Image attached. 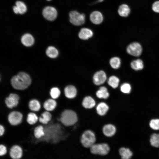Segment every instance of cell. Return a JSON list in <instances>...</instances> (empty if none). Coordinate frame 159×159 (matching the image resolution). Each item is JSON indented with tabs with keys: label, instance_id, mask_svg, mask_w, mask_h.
Instances as JSON below:
<instances>
[{
	"label": "cell",
	"instance_id": "1",
	"mask_svg": "<svg viewBox=\"0 0 159 159\" xmlns=\"http://www.w3.org/2000/svg\"><path fill=\"white\" fill-rule=\"evenodd\" d=\"M44 127L45 135L39 141L57 143L64 141L67 136L61 126L58 123L48 124Z\"/></svg>",
	"mask_w": 159,
	"mask_h": 159
},
{
	"label": "cell",
	"instance_id": "2",
	"mask_svg": "<svg viewBox=\"0 0 159 159\" xmlns=\"http://www.w3.org/2000/svg\"><path fill=\"white\" fill-rule=\"evenodd\" d=\"M31 80L27 74L21 72L14 76L11 80L12 87L18 90H24L27 88L30 85Z\"/></svg>",
	"mask_w": 159,
	"mask_h": 159
},
{
	"label": "cell",
	"instance_id": "3",
	"mask_svg": "<svg viewBox=\"0 0 159 159\" xmlns=\"http://www.w3.org/2000/svg\"><path fill=\"white\" fill-rule=\"evenodd\" d=\"M59 120L64 126H70L76 123L78 118L74 111L70 109H66L62 112Z\"/></svg>",
	"mask_w": 159,
	"mask_h": 159
},
{
	"label": "cell",
	"instance_id": "4",
	"mask_svg": "<svg viewBox=\"0 0 159 159\" xmlns=\"http://www.w3.org/2000/svg\"><path fill=\"white\" fill-rule=\"evenodd\" d=\"M80 140L83 147L90 149L96 143V138L94 132L90 130H87L81 135Z\"/></svg>",
	"mask_w": 159,
	"mask_h": 159
},
{
	"label": "cell",
	"instance_id": "5",
	"mask_svg": "<svg viewBox=\"0 0 159 159\" xmlns=\"http://www.w3.org/2000/svg\"><path fill=\"white\" fill-rule=\"evenodd\" d=\"M89 149L92 154L103 156L108 155L110 151V145L105 143H96Z\"/></svg>",
	"mask_w": 159,
	"mask_h": 159
},
{
	"label": "cell",
	"instance_id": "6",
	"mask_svg": "<svg viewBox=\"0 0 159 159\" xmlns=\"http://www.w3.org/2000/svg\"><path fill=\"white\" fill-rule=\"evenodd\" d=\"M70 22L75 26H80L83 24L85 21V15L76 11H72L69 14Z\"/></svg>",
	"mask_w": 159,
	"mask_h": 159
},
{
	"label": "cell",
	"instance_id": "7",
	"mask_svg": "<svg viewBox=\"0 0 159 159\" xmlns=\"http://www.w3.org/2000/svg\"><path fill=\"white\" fill-rule=\"evenodd\" d=\"M23 117L21 112L14 111L10 112L8 116V120L9 123L13 126H16L21 122Z\"/></svg>",
	"mask_w": 159,
	"mask_h": 159
},
{
	"label": "cell",
	"instance_id": "8",
	"mask_svg": "<svg viewBox=\"0 0 159 159\" xmlns=\"http://www.w3.org/2000/svg\"><path fill=\"white\" fill-rule=\"evenodd\" d=\"M19 99L18 95L16 93H11L5 98L4 102L8 108L12 109L18 105Z\"/></svg>",
	"mask_w": 159,
	"mask_h": 159
},
{
	"label": "cell",
	"instance_id": "9",
	"mask_svg": "<svg viewBox=\"0 0 159 159\" xmlns=\"http://www.w3.org/2000/svg\"><path fill=\"white\" fill-rule=\"evenodd\" d=\"M8 153L12 159H20L23 156V150L20 145L15 144L10 148Z\"/></svg>",
	"mask_w": 159,
	"mask_h": 159
},
{
	"label": "cell",
	"instance_id": "10",
	"mask_svg": "<svg viewBox=\"0 0 159 159\" xmlns=\"http://www.w3.org/2000/svg\"><path fill=\"white\" fill-rule=\"evenodd\" d=\"M142 50L140 44L137 42L131 43L127 48V51L129 54L135 57L139 56L141 54Z\"/></svg>",
	"mask_w": 159,
	"mask_h": 159
},
{
	"label": "cell",
	"instance_id": "11",
	"mask_svg": "<svg viewBox=\"0 0 159 159\" xmlns=\"http://www.w3.org/2000/svg\"><path fill=\"white\" fill-rule=\"evenodd\" d=\"M42 14L44 17L47 20L53 21L56 19L57 13L56 9L54 7L47 6L43 9Z\"/></svg>",
	"mask_w": 159,
	"mask_h": 159
},
{
	"label": "cell",
	"instance_id": "12",
	"mask_svg": "<svg viewBox=\"0 0 159 159\" xmlns=\"http://www.w3.org/2000/svg\"><path fill=\"white\" fill-rule=\"evenodd\" d=\"M107 79L106 75L105 72L100 70L96 72L93 77L94 83L97 85H100L104 84Z\"/></svg>",
	"mask_w": 159,
	"mask_h": 159
},
{
	"label": "cell",
	"instance_id": "13",
	"mask_svg": "<svg viewBox=\"0 0 159 159\" xmlns=\"http://www.w3.org/2000/svg\"><path fill=\"white\" fill-rule=\"evenodd\" d=\"M116 130L115 126L111 124L105 125L102 129L103 134L107 137H111L114 136L116 132Z\"/></svg>",
	"mask_w": 159,
	"mask_h": 159
},
{
	"label": "cell",
	"instance_id": "14",
	"mask_svg": "<svg viewBox=\"0 0 159 159\" xmlns=\"http://www.w3.org/2000/svg\"><path fill=\"white\" fill-rule=\"evenodd\" d=\"M64 92L65 96L69 99L75 98L77 93L76 88L72 85H69L66 86L64 89Z\"/></svg>",
	"mask_w": 159,
	"mask_h": 159
},
{
	"label": "cell",
	"instance_id": "15",
	"mask_svg": "<svg viewBox=\"0 0 159 159\" xmlns=\"http://www.w3.org/2000/svg\"><path fill=\"white\" fill-rule=\"evenodd\" d=\"M103 16L102 14L100 11H95L90 14V19L91 21L95 24H101L103 20Z\"/></svg>",
	"mask_w": 159,
	"mask_h": 159
},
{
	"label": "cell",
	"instance_id": "16",
	"mask_svg": "<svg viewBox=\"0 0 159 159\" xmlns=\"http://www.w3.org/2000/svg\"><path fill=\"white\" fill-rule=\"evenodd\" d=\"M27 10L26 5L23 2L17 1L15 3V6L13 7V10L16 14H23L25 13Z\"/></svg>",
	"mask_w": 159,
	"mask_h": 159
},
{
	"label": "cell",
	"instance_id": "17",
	"mask_svg": "<svg viewBox=\"0 0 159 159\" xmlns=\"http://www.w3.org/2000/svg\"><path fill=\"white\" fill-rule=\"evenodd\" d=\"M82 104L84 108L90 109L95 106L96 102L92 97L90 96H87L83 98Z\"/></svg>",
	"mask_w": 159,
	"mask_h": 159
},
{
	"label": "cell",
	"instance_id": "18",
	"mask_svg": "<svg viewBox=\"0 0 159 159\" xmlns=\"http://www.w3.org/2000/svg\"><path fill=\"white\" fill-rule=\"evenodd\" d=\"M57 106V102L54 99H48L45 100L43 104V106L46 111H51L54 110Z\"/></svg>",
	"mask_w": 159,
	"mask_h": 159
},
{
	"label": "cell",
	"instance_id": "19",
	"mask_svg": "<svg viewBox=\"0 0 159 159\" xmlns=\"http://www.w3.org/2000/svg\"><path fill=\"white\" fill-rule=\"evenodd\" d=\"M109 109L108 105L105 103L100 102L97 105L96 110L97 114L99 115L102 116L105 115Z\"/></svg>",
	"mask_w": 159,
	"mask_h": 159
},
{
	"label": "cell",
	"instance_id": "20",
	"mask_svg": "<svg viewBox=\"0 0 159 159\" xmlns=\"http://www.w3.org/2000/svg\"><path fill=\"white\" fill-rule=\"evenodd\" d=\"M93 33L90 29L86 28L81 29L79 33V37L82 40H87L91 37Z\"/></svg>",
	"mask_w": 159,
	"mask_h": 159
},
{
	"label": "cell",
	"instance_id": "21",
	"mask_svg": "<svg viewBox=\"0 0 159 159\" xmlns=\"http://www.w3.org/2000/svg\"><path fill=\"white\" fill-rule=\"evenodd\" d=\"M52 118V115L49 111H45L41 114L39 117V121L41 123L46 125L51 121Z\"/></svg>",
	"mask_w": 159,
	"mask_h": 159
},
{
	"label": "cell",
	"instance_id": "22",
	"mask_svg": "<svg viewBox=\"0 0 159 159\" xmlns=\"http://www.w3.org/2000/svg\"><path fill=\"white\" fill-rule=\"evenodd\" d=\"M119 153L121 159H130L133 154L132 152L129 148L124 147L119 149Z\"/></svg>",
	"mask_w": 159,
	"mask_h": 159
},
{
	"label": "cell",
	"instance_id": "23",
	"mask_svg": "<svg viewBox=\"0 0 159 159\" xmlns=\"http://www.w3.org/2000/svg\"><path fill=\"white\" fill-rule=\"evenodd\" d=\"M96 95L99 98L106 99L109 97L110 94L107 88L105 87L102 86L96 92Z\"/></svg>",
	"mask_w": 159,
	"mask_h": 159
},
{
	"label": "cell",
	"instance_id": "24",
	"mask_svg": "<svg viewBox=\"0 0 159 159\" xmlns=\"http://www.w3.org/2000/svg\"><path fill=\"white\" fill-rule=\"evenodd\" d=\"M21 42L25 46L30 47L34 44V39L31 35L29 34H26L22 36Z\"/></svg>",
	"mask_w": 159,
	"mask_h": 159
},
{
	"label": "cell",
	"instance_id": "25",
	"mask_svg": "<svg viewBox=\"0 0 159 159\" xmlns=\"http://www.w3.org/2000/svg\"><path fill=\"white\" fill-rule=\"evenodd\" d=\"M28 107L32 111L38 112L40 109L41 105L40 102L37 100L33 99L29 101Z\"/></svg>",
	"mask_w": 159,
	"mask_h": 159
},
{
	"label": "cell",
	"instance_id": "26",
	"mask_svg": "<svg viewBox=\"0 0 159 159\" xmlns=\"http://www.w3.org/2000/svg\"><path fill=\"white\" fill-rule=\"evenodd\" d=\"M45 132L44 127L42 125L36 127L34 130L33 135L37 139H39L44 136Z\"/></svg>",
	"mask_w": 159,
	"mask_h": 159
},
{
	"label": "cell",
	"instance_id": "27",
	"mask_svg": "<svg viewBox=\"0 0 159 159\" xmlns=\"http://www.w3.org/2000/svg\"><path fill=\"white\" fill-rule=\"evenodd\" d=\"M118 11L120 16L122 17H126L129 14L130 9L127 5L123 4L119 6Z\"/></svg>",
	"mask_w": 159,
	"mask_h": 159
},
{
	"label": "cell",
	"instance_id": "28",
	"mask_svg": "<svg viewBox=\"0 0 159 159\" xmlns=\"http://www.w3.org/2000/svg\"><path fill=\"white\" fill-rule=\"evenodd\" d=\"M39 120V117L34 113L30 112L27 115L26 120L28 124L33 125L36 124Z\"/></svg>",
	"mask_w": 159,
	"mask_h": 159
},
{
	"label": "cell",
	"instance_id": "29",
	"mask_svg": "<svg viewBox=\"0 0 159 159\" xmlns=\"http://www.w3.org/2000/svg\"><path fill=\"white\" fill-rule=\"evenodd\" d=\"M131 68L135 70L142 69L144 67L143 62L140 59H138L133 61L130 64Z\"/></svg>",
	"mask_w": 159,
	"mask_h": 159
},
{
	"label": "cell",
	"instance_id": "30",
	"mask_svg": "<svg viewBox=\"0 0 159 159\" xmlns=\"http://www.w3.org/2000/svg\"><path fill=\"white\" fill-rule=\"evenodd\" d=\"M120 80L119 78L115 76H110L108 80V84L113 88H116L119 85Z\"/></svg>",
	"mask_w": 159,
	"mask_h": 159
},
{
	"label": "cell",
	"instance_id": "31",
	"mask_svg": "<svg viewBox=\"0 0 159 159\" xmlns=\"http://www.w3.org/2000/svg\"><path fill=\"white\" fill-rule=\"evenodd\" d=\"M46 53L47 56L51 58H56L58 54V52L57 50L52 46L49 47L47 48Z\"/></svg>",
	"mask_w": 159,
	"mask_h": 159
},
{
	"label": "cell",
	"instance_id": "32",
	"mask_svg": "<svg viewBox=\"0 0 159 159\" xmlns=\"http://www.w3.org/2000/svg\"><path fill=\"white\" fill-rule=\"evenodd\" d=\"M150 142L153 146L158 148L159 147V134L153 133L150 138Z\"/></svg>",
	"mask_w": 159,
	"mask_h": 159
},
{
	"label": "cell",
	"instance_id": "33",
	"mask_svg": "<svg viewBox=\"0 0 159 159\" xmlns=\"http://www.w3.org/2000/svg\"><path fill=\"white\" fill-rule=\"evenodd\" d=\"M110 63L113 68L118 69L120 66L121 63L120 59L117 57H112L110 59Z\"/></svg>",
	"mask_w": 159,
	"mask_h": 159
},
{
	"label": "cell",
	"instance_id": "34",
	"mask_svg": "<svg viewBox=\"0 0 159 159\" xmlns=\"http://www.w3.org/2000/svg\"><path fill=\"white\" fill-rule=\"evenodd\" d=\"M49 94L52 98L55 100L58 98L59 97L61 92L58 87H53L50 89Z\"/></svg>",
	"mask_w": 159,
	"mask_h": 159
},
{
	"label": "cell",
	"instance_id": "35",
	"mask_svg": "<svg viewBox=\"0 0 159 159\" xmlns=\"http://www.w3.org/2000/svg\"><path fill=\"white\" fill-rule=\"evenodd\" d=\"M149 126L150 128L154 130H159V119L151 120L149 122Z\"/></svg>",
	"mask_w": 159,
	"mask_h": 159
},
{
	"label": "cell",
	"instance_id": "36",
	"mask_svg": "<svg viewBox=\"0 0 159 159\" xmlns=\"http://www.w3.org/2000/svg\"><path fill=\"white\" fill-rule=\"evenodd\" d=\"M131 87L130 84L125 83L122 84L120 87V90L123 93H129L131 90Z\"/></svg>",
	"mask_w": 159,
	"mask_h": 159
},
{
	"label": "cell",
	"instance_id": "37",
	"mask_svg": "<svg viewBox=\"0 0 159 159\" xmlns=\"http://www.w3.org/2000/svg\"><path fill=\"white\" fill-rule=\"evenodd\" d=\"M8 152V150L6 146L4 144H0V156L5 155Z\"/></svg>",
	"mask_w": 159,
	"mask_h": 159
},
{
	"label": "cell",
	"instance_id": "38",
	"mask_svg": "<svg viewBox=\"0 0 159 159\" xmlns=\"http://www.w3.org/2000/svg\"><path fill=\"white\" fill-rule=\"evenodd\" d=\"M152 9L155 12L159 13V1H157L153 3Z\"/></svg>",
	"mask_w": 159,
	"mask_h": 159
},
{
	"label": "cell",
	"instance_id": "39",
	"mask_svg": "<svg viewBox=\"0 0 159 159\" xmlns=\"http://www.w3.org/2000/svg\"><path fill=\"white\" fill-rule=\"evenodd\" d=\"M5 129L4 126L2 125H0V136H2L4 134Z\"/></svg>",
	"mask_w": 159,
	"mask_h": 159
},
{
	"label": "cell",
	"instance_id": "40",
	"mask_svg": "<svg viewBox=\"0 0 159 159\" xmlns=\"http://www.w3.org/2000/svg\"><path fill=\"white\" fill-rule=\"evenodd\" d=\"M47 1H51V0H47Z\"/></svg>",
	"mask_w": 159,
	"mask_h": 159
}]
</instances>
